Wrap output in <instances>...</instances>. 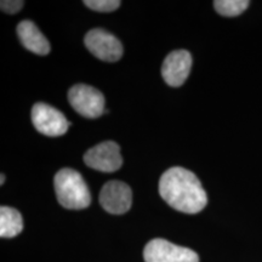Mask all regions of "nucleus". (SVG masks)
I'll use <instances>...</instances> for the list:
<instances>
[{
	"mask_svg": "<svg viewBox=\"0 0 262 262\" xmlns=\"http://www.w3.org/2000/svg\"><path fill=\"white\" fill-rule=\"evenodd\" d=\"M159 194L171 208L185 214L201 212L208 204V195L192 171L175 166L159 180Z\"/></svg>",
	"mask_w": 262,
	"mask_h": 262,
	"instance_id": "obj_1",
	"label": "nucleus"
},
{
	"mask_svg": "<svg viewBox=\"0 0 262 262\" xmlns=\"http://www.w3.org/2000/svg\"><path fill=\"white\" fill-rule=\"evenodd\" d=\"M57 201L66 209L80 210L90 205V191L77 170L61 169L54 179Z\"/></svg>",
	"mask_w": 262,
	"mask_h": 262,
	"instance_id": "obj_2",
	"label": "nucleus"
},
{
	"mask_svg": "<svg viewBox=\"0 0 262 262\" xmlns=\"http://www.w3.org/2000/svg\"><path fill=\"white\" fill-rule=\"evenodd\" d=\"M143 258L145 262H199L195 251L162 238H156L147 243L143 250Z\"/></svg>",
	"mask_w": 262,
	"mask_h": 262,
	"instance_id": "obj_3",
	"label": "nucleus"
},
{
	"mask_svg": "<svg viewBox=\"0 0 262 262\" xmlns=\"http://www.w3.org/2000/svg\"><path fill=\"white\" fill-rule=\"evenodd\" d=\"M68 101L80 116L90 119L98 118L106 112L102 93L90 85L78 84L71 88Z\"/></svg>",
	"mask_w": 262,
	"mask_h": 262,
	"instance_id": "obj_4",
	"label": "nucleus"
},
{
	"mask_svg": "<svg viewBox=\"0 0 262 262\" xmlns=\"http://www.w3.org/2000/svg\"><path fill=\"white\" fill-rule=\"evenodd\" d=\"M84 42L88 50L102 61L117 62L123 56L122 42L104 29H91L85 35Z\"/></svg>",
	"mask_w": 262,
	"mask_h": 262,
	"instance_id": "obj_5",
	"label": "nucleus"
},
{
	"mask_svg": "<svg viewBox=\"0 0 262 262\" xmlns=\"http://www.w3.org/2000/svg\"><path fill=\"white\" fill-rule=\"evenodd\" d=\"M32 123L39 133L50 137L64 135L70 126L68 120L60 111L42 102L33 106Z\"/></svg>",
	"mask_w": 262,
	"mask_h": 262,
	"instance_id": "obj_6",
	"label": "nucleus"
},
{
	"mask_svg": "<svg viewBox=\"0 0 262 262\" xmlns=\"http://www.w3.org/2000/svg\"><path fill=\"white\" fill-rule=\"evenodd\" d=\"M84 163L97 171L114 172L123 165L120 147L114 141L98 143L84 155Z\"/></svg>",
	"mask_w": 262,
	"mask_h": 262,
	"instance_id": "obj_7",
	"label": "nucleus"
},
{
	"mask_svg": "<svg viewBox=\"0 0 262 262\" xmlns=\"http://www.w3.org/2000/svg\"><path fill=\"white\" fill-rule=\"evenodd\" d=\"M100 204L110 214H125L133 204L131 188L125 182L117 180L107 182L100 192Z\"/></svg>",
	"mask_w": 262,
	"mask_h": 262,
	"instance_id": "obj_8",
	"label": "nucleus"
},
{
	"mask_svg": "<svg viewBox=\"0 0 262 262\" xmlns=\"http://www.w3.org/2000/svg\"><path fill=\"white\" fill-rule=\"evenodd\" d=\"M192 68V56L186 50L170 52L162 66V75L170 86L178 88L185 83Z\"/></svg>",
	"mask_w": 262,
	"mask_h": 262,
	"instance_id": "obj_9",
	"label": "nucleus"
},
{
	"mask_svg": "<svg viewBox=\"0 0 262 262\" xmlns=\"http://www.w3.org/2000/svg\"><path fill=\"white\" fill-rule=\"evenodd\" d=\"M17 34L22 45L27 50L40 55V56H45L50 52V44H49L48 39L32 21L25 19V21L19 22L17 26Z\"/></svg>",
	"mask_w": 262,
	"mask_h": 262,
	"instance_id": "obj_10",
	"label": "nucleus"
},
{
	"mask_svg": "<svg viewBox=\"0 0 262 262\" xmlns=\"http://www.w3.org/2000/svg\"><path fill=\"white\" fill-rule=\"evenodd\" d=\"M24 229L22 215L14 208L2 206L0 208V237L14 238Z\"/></svg>",
	"mask_w": 262,
	"mask_h": 262,
	"instance_id": "obj_11",
	"label": "nucleus"
},
{
	"mask_svg": "<svg viewBox=\"0 0 262 262\" xmlns=\"http://www.w3.org/2000/svg\"><path fill=\"white\" fill-rule=\"evenodd\" d=\"M250 2L248 0H216L214 2L215 10L226 17H234L243 14L248 9Z\"/></svg>",
	"mask_w": 262,
	"mask_h": 262,
	"instance_id": "obj_12",
	"label": "nucleus"
},
{
	"mask_svg": "<svg viewBox=\"0 0 262 262\" xmlns=\"http://www.w3.org/2000/svg\"><path fill=\"white\" fill-rule=\"evenodd\" d=\"M88 8L98 12H112L120 6L119 0H85Z\"/></svg>",
	"mask_w": 262,
	"mask_h": 262,
	"instance_id": "obj_13",
	"label": "nucleus"
},
{
	"mask_svg": "<svg viewBox=\"0 0 262 262\" xmlns=\"http://www.w3.org/2000/svg\"><path fill=\"white\" fill-rule=\"evenodd\" d=\"M25 3L21 2V0H3L0 3V8L6 14L14 15L16 12H18L19 10L24 8Z\"/></svg>",
	"mask_w": 262,
	"mask_h": 262,
	"instance_id": "obj_14",
	"label": "nucleus"
},
{
	"mask_svg": "<svg viewBox=\"0 0 262 262\" xmlns=\"http://www.w3.org/2000/svg\"><path fill=\"white\" fill-rule=\"evenodd\" d=\"M5 182V175L4 173H2V180H0V185H4Z\"/></svg>",
	"mask_w": 262,
	"mask_h": 262,
	"instance_id": "obj_15",
	"label": "nucleus"
}]
</instances>
